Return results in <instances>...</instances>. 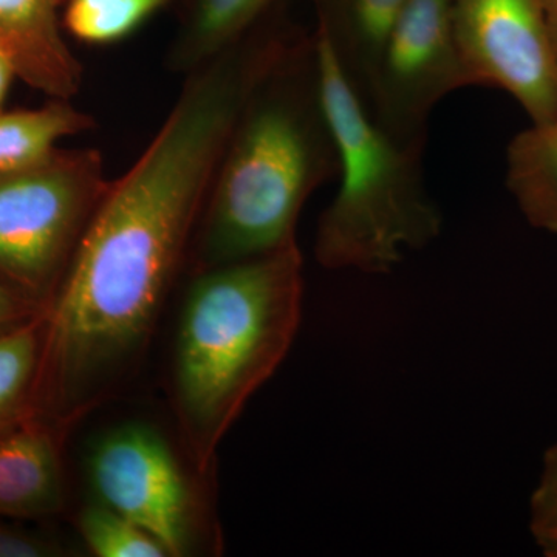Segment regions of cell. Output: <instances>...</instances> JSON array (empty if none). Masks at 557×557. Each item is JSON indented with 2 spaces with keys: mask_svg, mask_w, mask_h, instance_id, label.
I'll use <instances>...</instances> for the list:
<instances>
[{
  "mask_svg": "<svg viewBox=\"0 0 557 557\" xmlns=\"http://www.w3.org/2000/svg\"><path fill=\"white\" fill-rule=\"evenodd\" d=\"M260 75L240 49L190 72L148 148L110 180L46 310L36 417L64 432L145 346Z\"/></svg>",
  "mask_w": 557,
  "mask_h": 557,
  "instance_id": "cell-1",
  "label": "cell"
},
{
  "mask_svg": "<svg viewBox=\"0 0 557 557\" xmlns=\"http://www.w3.org/2000/svg\"><path fill=\"white\" fill-rule=\"evenodd\" d=\"M338 168L314 36H296L231 132L194 234L196 271L298 244L304 205Z\"/></svg>",
  "mask_w": 557,
  "mask_h": 557,
  "instance_id": "cell-2",
  "label": "cell"
},
{
  "mask_svg": "<svg viewBox=\"0 0 557 557\" xmlns=\"http://www.w3.org/2000/svg\"><path fill=\"white\" fill-rule=\"evenodd\" d=\"M302 298L298 244L197 271L180 314L174 399L180 431L200 471L287 357Z\"/></svg>",
  "mask_w": 557,
  "mask_h": 557,
  "instance_id": "cell-3",
  "label": "cell"
},
{
  "mask_svg": "<svg viewBox=\"0 0 557 557\" xmlns=\"http://www.w3.org/2000/svg\"><path fill=\"white\" fill-rule=\"evenodd\" d=\"M313 36L339 161L338 193L319 219L314 256L324 269L387 274L406 251L428 247L442 233V212L424 183V143L384 131L327 42L318 32Z\"/></svg>",
  "mask_w": 557,
  "mask_h": 557,
  "instance_id": "cell-4",
  "label": "cell"
},
{
  "mask_svg": "<svg viewBox=\"0 0 557 557\" xmlns=\"http://www.w3.org/2000/svg\"><path fill=\"white\" fill-rule=\"evenodd\" d=\"M109 185L97 149L0 172V281L47 310Z\"/></svg>",
  "mask_w": 557,
  "mask_h": 557,
  "instance_id": "cell-5",
  "label": "cell"
},
{
  "mask_svg": "<svg viewBox=\"0 0 557 557\" xmlns=\"http://www.w3.org/2000/svg\"><path fill=\"white\" fill-rule=\"evenodd\" d=\"M472 86L453 27V0H409L388 36L368 109L392 137L426 143L443 98Z\"/></svg>",
  "mask_w": 557,
  "mask_h": 557,
  "instance_id": "cell-6",
  "label": "cell"
},
{
  "mask_svg": "<svg viewBox=\"0 0 557 557\" xmlns=\"http://www.w3.org/2000/svg\"><path fill=\"white\" fill-rule=\"evenodd\" d=\"M453 27L472 86L497 87L531 123L557 116V60L544 0H453Z\"/></svg>",
  "mask_w": 557,
  "mask_h": 557,
  "instance_id": "cell-7",
  "label": "cell"
},
{
  "mask_svg": "<svg viewBox=\"0 0 557 557\" xmlns=\"http://www.w3.org/2000/svg\"><path fill=\"white\" fill-rule=\"evenodd\" d=\"M87 475L98 502L148 531L168 556L188 552L193 494L160 432L146 424L113 429L91 448Z\"/></svg>",
  "mask_w": 557,
  "mask_h": 557,
  "instance_id": "cell-8",
  "label": "cell"
},
{
  "mask_svg": "<svg viewBox=\"0 0 557 557\" xmlns=\"http://www.w3.org/2000/svg\"><path fill=\"white\" fill-rule=\"evenodd\" d=\"M65 0H0V50L17 78L49 98L72 100L84 67L62 35Z\"/></svg>",
  "mask_w": 557,
  "mask_h": 557,
  "instance_id": "cell-9",
  "label": "cell"
},
{
  "mask_svg": "<svg viewBox=\"0 0 557 557\" xmlns=\"http://www.w3.org/2000/svg\"><path fill=\"white\" fill-rule=\"evenodd\" d=\"M62 435L39 417L0 435V518L46 519L64 509Z\"/></svg>",
  "mask_w": 557,
  "mask_h": 557,
  "instance_id": "cell-10",
  "label": "cell"
},
{
  "mask_svg": "<svg viewBox=\"0 0 557 557\" xmlns=\"http://www.w3.org/2000/svg\"><path fill=\"white\" fill-rule=\"evenodd\" d=\"M319 35L344 76L368 104L388 36L409 0H318Z\"/></svg>",
  "mask_w": 557,
  "mask_h": 557,
  "instance_id": "cell-11",
  "label": "cell"
},
{
  "mask_svg": "<svg viewBox=\"0 0 557 557\" xmlns=\"http://www.w3.org/2000/svg\"><path fill=\"white\" fill-rule=\"evenodd\" d=\"M278 0H189L168 69L189 75L214 60L263 21Z\"/></svg>",
  "mask_w": 557,
  "mask_h": 557,
  "instance_id": "cell-12",
  "label": "cell"
},
{
  "mask_svg": "<svg viewBox=\"0 0 557 557\" xmlns=\"http://www.w3.org/2000/svg\"><path fill=\"white\" fill-rule=\"evenodd\" d=\"M507 186L528 223L557 236V116L509 141Z\"/></svg>",
  "mask_w": 557,
  "mask_h": 557,
  "instance_id": "cell-13",
  "label": "cell"
},
{
  "mask_svg": "<svg viewBox=\"0 0 557 557\" xmlns=\"http://www.w3.org/2000/svg\"><path fill=\"white\" fill-rule=\"evenodd\" d=\"M95 129V120L72 104L50 98L36 109L0 112V172L28 170L53 156L58 143Z\"/></svg>",
  "mask_w": 557,
  "mask_h": 557,
  "instance_id": "cell-14",
  "label": "cell"
},
{
  "mask_svg": "<svg viewBox=\"0 0 557 557\" xmlns=\"http://www.w3.org/2000/svg\"><path fill=\"white\" fill-rule=\"evenodd\" d=\"M46 313L0 335V435L36 417Z\"/></svg>",
  "mask_w": 557,
  "mask_h": 557,
  "instance_id": "cell-15",
  "label": "cell"
},
{
  "mask_svg": "<svg viewBox=\"0 0 557 557\" xmlns=\"http://www.w3.org/2000/svg\"><path fill=\"white\" fill-rule=\"evenodd\" d=\"M168 0H65L62 25L73 38L109 46L132 35Z\"/></svg>",
  "mask_w": 557,
  "mask_h": 557,
  "instance_id": "cell-16",
  "label": "cell"
},
{
  "mask_svg": "<svg viewBox=\"0 0 557 557\" xmlns=\"http://www.w3.org/2000/svg\"><path fill=\"white\" fill-rule=\"evenodd\" d=\"M78 528L87 548L98 557H170L148 531L100 502L81 511Z\"/></svg>",
  "mask_w": 557,
  "mask_h": 557,
  "instance_id": "cell-17",
  "label": "cell"
},
{
  "mask_svg": "<svg viewBox=\"0 0 557 557\" xmlns=\"http://www.w3.org/2000/svg\"><path fill=\"white\" fill-rule=\"evenodd\" d=\"M557 522V443L545 453L544 469L531 497V531Z\"/></svg>",
  "mask_w": 557,
  "mask_h": 557,
  "instance_id": "cell-18",
  "label": "cell"
},
{
  "mask_svg": "<svg viewBox=\"0 0 557 557\" xmlns=\"http://www.w3.org/2000/svg\"><path fill=\"white\" fill-rule=\"evenodd\" d=\"M0 518V557H57L64 548L50 539L11 527Z\"/></svg>",
  "mask_w": 557,
  "mask_h": 557,
  "instance_id": "cell-19",
  "label": "cell"
},
{
  "mask_svg": "<svg viewBox=\"0 0 557 557\" xmlns=\"http://www.w3.org/2000/svg\"><path fill=\"white\" fill-rule=\"evenodd\" d=\"M46 309L0 281V335L27 324Z\"/></svg>",
  "mask_w": 557,
  "mask_h": 557,
  "instance_id": "cell-20",
  "label": "cell"
},
{
  "mask_svg": "<svg viewBox=\"0 0 557 557\" xmlns=\"http://www.w3.org/2000/svg\"><path fill=\"white\" fill-rule=\"evenodd\" d=\"M16 78L17 73L13 62L0 50V112H2L3 101L9 95L11 83Z\"/></svg>",
  "mask_w": 557,
  "mask_h": 557,
  "instance_id": "cell-21",
  "label": "cell"
},
{
  "mask_svg": "<svg viewBox=\"0 0 557 557\" xmlns=\"http://www.w3.org/2000/svg\"><path fill=\"white\" fill-rule=\"evenodd\" d=\"M533 536L545 556L557 557V522L533 531Z\"/></svg>",
  "mask_w": 557,
  "mask_h": 557,
  "instance_id": "cell-22",
  "label": "cell"
},
{
  "mask_svg": "<svg viewBox=\"0 0 557 557\" xmlns=\"http://www.w3.org/2000/svg\"><path fill=\"white\" fill-rule=\"evenodd\" d=\"M544 10L545 17H547L549 38H552V46L557 60V0H544Z\"/></svg>",
  "mask_w": 557,
  "mask_h": 557,
  "instance_id": "cell-23",
  "label": "cell"
}]
</instances>
